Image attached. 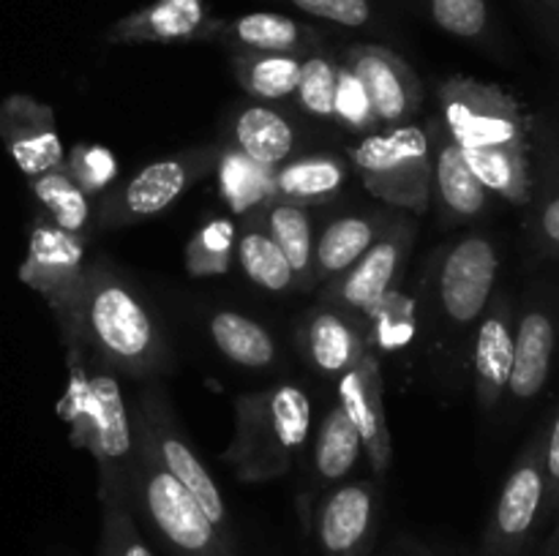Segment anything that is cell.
Listing matches in <instances>:
<instances>
[{
  "mask_svg": "<svg viewBox=\"0 0 559 556\" xmlns=\"http://www.w3.org/2000/svg\"><path fill=\"white\" fill-rule=\"evenodd\" d=\"M366 330H369L371 349L380 347L385 352H399L409 347L418 330V316H415V300L391 289L374 309L366 316Z\"/></svg>",
  "mask_w": 559,
  "mask_h": 556,
  "instance_id": "cell-34",
  "label": "cell"
},
{
  "mask_svg": "<svg viewBox=\"0 0 559 556\" xmlns=\"http://www.w3.org/2000/svg\"><path fill=\"white\" fill-rule=\"evenodd\" d=\"M218 147L202 145L142 167L134 178L98 196V229H120L158 216L180 200L197 180L216 169Z\"/></svg>",
  "mask_w": 559,
  "mask_h": 556,
  "instance_id": "cell-9",
  "label": "cell"
},
{
  "mask_svg": "<svg viewBox=\"0 0 559 556\" xmlns=\"http://www.w3.org/2000/svg\"><path fill=\"white\" fill-rule=\"evenodd\" d=\"M298 347L311 368L338 379L369 352L371 341L364 319L328 303H317L300 319Z\"/></svg>",
  "mask_w": 559,
  "mask_h": 556,
  "instance_id": "cell-19",
  "label": "cell"
},
{
  "mask_svg": "<svg viewBox=\"0 0 559 556\" xmlns=\"http://www.w3.org/2000/svg\"><path fill=\"white\" fill-rule=\"evenodd\" d=\"M500 276V249L486 232L448 240L426 265L424 303L445 330L478 325Z\"/></svg>",
  "mask_w": 559,
  "mask_h": 556,
  "instance_id": "cell-6",
  "label": "cell"
},
{
  "mask_svg": "<svg viewBox=\"0 0 559 556\" xmlns=\"http://www.w3.org/2000/svg\"><path fill=\"white\" fill-rule=\"evenodd\" d=\"M538 556H559V512H557L555 523H551V532L546 534L544 545H540Z\"/></svg>",
  "mask_w": 559,
  "mask_h": 556,
  "instance_id": "cell-43",
  "label": "cell"
},
{
  "mask_svg": "<svg viewBox=\"0 0 559 556\" xmlns=\"http://www.w3.org/2000/svg\"><path fill=\"white\" fill-rule=\"evenodd\" d=\"M349 180V164L336 153H304L271 172L273 200L320 207L336 200Z\"/></svg>",
  "mask_w": 559,
  "mask_h": 556,
  "instance_id": "cell-25",
  "label": "cell"
},
{
  "mask_svg": "<svg viewBox=\"0 0 559 556\" xmlns=\"http://www.w3.org/2000/svg\"><path fill=\"white\" fill-rule=\"evenodd\" d=\"M380 527V485L377 480H347L325 491L311 512L322 556H371Z\"/></svg>",
  "mask_w": 559,
  "mask_h": 556,
  "instance_id": "cell-13",
  "label": "cell"
},
{
  "mask_svg": "<svg viewBox=\"0 0 559 556\" xmlns=\"http://www.w3.org/2000/svg\"><path fill=\"white\" fill-rule=\"evenodd\" d=\"M544 523H551L559 512V409L551 428L544 434Z\"/></svg>",
  "mask_w": 559,
  "mask_h": 556,
  "instance_id": "cell-41",
  "label": "cell"
},
{
  "mask_svg": "<svg viewBox=\"0 0 559 556\" xmlns=\"http://www.w3.org/2000/svg\"><path fill=\"white\" fill-rule=\"evenodd\" d=\"M557 314L549 300L533 298L516 316L513 336V368L508 396L516 403H527L544 392L557 352Z\"/></svg>",
  "mask_w": 559,
  "mask_h": 556,
  "instance_id": "cell-22",
  "label": "cell"
},
{
  "mask_svg": "<svg viewBox=\"0 0 559 556\" xmlns=\"http://www.w3.org/2000/svg\"><path fill=\"white\" fill-rule=\"evenodd\" d=\"M207 336L229 363L243 368L265 371L278 358L273 333L260 319H251L240 311H216L207 316Z\"/></svg>",
  "mask_w": 559,
  "mask_h": 556,
  "instance_id": "cell-28",
  "label": "cell"
},
{
  "mask_svg": "<svg viewBox=\"0 0 559 556\" xmlns=\"http://www.w3.org/2000/svg\"><path fill=\"white\" fill-rule=\"evenodd\" d=\"M349 161L366 191L385 205L418 216L431 207L429 136L424 125L404 123L366 134L349 147Z\"/></svg>",
  "mask_w": 559,
  "mask_h": 556,
  "instance_id": "cell-7",
  "label": "cell"
},
{
  "mask_svg": "<svg viewBox=\"0 0 559 556\" xmlns=\"http://www.w3.org/2000/svg\"><path fill=\"white\" fill-rule=\"evenodd\" d=\"M336 80H338V58L328 49H317V52L306 55L304 65H300L298 90H295V101L306 114L317 120L333 118V96H336Z\"/></svg>",
  "mask_w": 559,
  "mask_h": 556,
  "instance_id": "cell-35",
  "label": "cell"
},
{
  "mask_svg": "<svg viewBox=\"0 0 559 556\" xmlns=\"http://www.w3.org/2000/svg\"><path fill=\"white\" fill-rule=\"evenodd\" d=\"M238 227L229 218H213L186 243V270L194 278L227 276L235 262Z\"/></svg>",
  "mask_w": 559,
  "mask_h": 556,
  "instance_id": "cell-33",
  "label": "cell"
},
{
  "mask_svg": "<svg viewBox=\"0 0 559 556\" xmlns=\"http://www.w3.org/2000/svg\"><path fill=\"white\" fill-rule=\"evenodd\" d=\"M63 169L87 196H102L118 174V161L104 145H74L66 153Z\"/></svg>",
  "mask_w": 559,
  "mask_h": 556,
  "instance_id": "cell-38",
  "label": "cell"
},
{
  "mask_svg": "<svg viewBox=\"0 0 559 556\" xmlns=\"http://www.w3.org/2000/svg\"><path fill=\"white\" fill-rule=\"evenodd\" d=\"M218 180H222V194L233 213L246 216L251 210H262L273 200L271 172L273 169L257 167L251 158L240 150H218Z\"/></svg>",
  "mask_w": 559,
  "mask_h": 556,
  "instance_id": "cell-32",
  "label": "cell"
},
{
  "mask_svg": "<svg viewBox=\"0 0 559 556\" xmlns=\"http://www.w3.org/2000/svg\"><path fill=\"white\" fill-rule=\"evenodd\" d=\"M546 3H559V0H546Z\"/></svg>",
  "mask_w": 559,
  "mask_h": 556,
  "instance_id": "cell-44",
  "label": "cell"
},
{
  "mask_svg": "<svg viewBox=\"0 0 559 556\" xmlns=\"http://www.w3.org/2000/svg\"><path fill=\"white\" fill-rule=\"evenodd\" d=\"M60 336L63 341L80 338L104 365L131 379H151L173 368V347L156 311L104 259L87 262Z\"/></svg>",
  "mask_w": 559,
  "mask_h": 556,
  "instance_id": "cell-2",
  "label": "cell"
},
{
  "mask_svg": "<svg viewBox=\"0 0 559 556\" xmlns=\"http://www.w3.org/2000/svg\"><path fill=\"white\" fill-rule=\"evenodd\" d=\"M338 403L358 428L371 474H385L393 463L391 423L385 409V382L374 349L364 354L347 374L338 376Z\"/></svg>",
  "mask_w": 559,
  "mask_h": 556,
  "instance_id": "cell-16",
  "label": "cell"
},
{
  "mask_svg": "<svg viewBox=\"0 0 559 556\" xmlns=\"http://www.w3.org/2000/svg\"><path fill=\"white\" fill-rule=\"evenodd\" d=\"M169 401L156 385L145 387L136 396V403L131 407V418H134V439L142 452L153 458L164 472L173 474L186 491L197 499V505L205 510V516L216 523L218 532L224 537L235 540L233 523H229L227 505L218 491L216 480L207 472L202 458L197 456L194 447L183 436V431L175 423L173 412H169Z\"/></svg>",
  "mask_w": 559,
  "mask_h": 556,
  "instance_id": "cell-8",
  "label": "cell"
},
{
  "mask_svg": "<svg viewBox=\"0 0 559 556\" xmlns=\"http://www.w3.org/2000/svg\"><path fill=\"white\" fill-rule=\"evenodd\" d=\"M538 221L544 240L551 245V251L559 259V183H549L544 189V200L538 207Z\"/></svg>",
  "mask_w": 559,
  "mask_h": 556,
  "instance_id": "cell-42",
  "label": "cell"
},
{
  "mask_svg": "<svg viewBox=\"0 0 559 556\" xmlns=\"http://www.w3.org/2000/svg\"><path fill=\"white\" fill-rule=\"evenodd\" d=\"M211 41L222 44L229 52H278L300 58L325 49V41L314 27L276 11H251L233 20L216 16Z\"/></svg>",
  "mask_w": 559,
  "mask_h": 556,
  "instance_id": "cell-23",
  "label": "cell"
},
{
  "mask_svg": "<svg viewBox=\"0 0 559 556\" xmlns=\"http://www.w3.org/2000/svg\"><path fill=\"white\" fill-rule=\"evenodd\" d=\"M413 223L404 221V218L388 221L380 238L371 243V249L349 270H344L331 283L320 287V303L347 311V314L366 322L369 311L391 289H396L399 276H402L404 265L409 259V251H413Z\"/></svg>",
  "mask_w": 559,
  "mask_h": 556,
  "instance_id": "cell-12",
  "label": "cell"
},
{
  "mask_svg": "<svg viewBox=\"0 0 559 556\" xmlns=\"http://www.w3.org/2000/svg\"><path fill=\"white\" fill-rule=\"evenodd\" d=\"M544 434L533 436L513 461L475 556H530L544 523Z\"/></svg>",
  "mask_w": 559,
  "mask_h": 556,
  "instance_id": "cell-10",
  "label": "cell"
},
{
  "mask_svg": "<svg viewBox=\"0 0 559 556\" xmlns=\"http://www.w3.org/2000/svg\"><path fill=\"white\" fill-rule=\"evenodd\" d=\"M342 63L358 76L380 131L413 123L424 104V82L407 60L380 44H353L342 52Z\"/></svg>",
  "mask_w": 559,
  "mask_h": 556,
  "instance_id": "cell-14",
  "label": "cell"
},
{
  "mask_svg": "<svg viewBox=\"0 0 559 556\" xmlns=\"http://www.w3.org/2000/svg\"><path fill=\"white\" fill-rule=\"evenodd\" d=\"M314 425V403L295 382L240 392L233 403V436L222 461L243 483L289 474Z\"/></svg>",
  "mask_w": 559,
  "mask_h": 556,
  "instance_id": "cell-4",
  "label": "cell"
},
{
  "mask_svg": "<svg viewBox=\"0 0 559 556\" xmlns=\"http://www.w3.org/2000/svg\"><path fill=\"white\" fill-rule=\"evenodd\" d=\"M129 507L169 556H238L235 540L224 537L194 496L140 447L131 472Z\"/></svg>",
  "mask_w": 559,
  "mask_h": 556,
  "instance_id": "cell-5",
  "label": "cell"
},
{
  "mask_svg": "<svg viewBox=\"0 0 559 556\" xmlns=\"http://www.w3.org/2000/svg\"><path fill=\"white\" fill-rule=\"evenodd\" d=\"M331 123H336L338 129H347L353 131V134H364V136L380 131L374 112H371L369 98H366V90L360 87L358 76L349 71V65L342 63V58H338V80H336V96H333Z\"/></svg>",
  "mask_w": 559,
  "mask_h": 556,
  "instance_id": "cell-37",
  "label": "cell"
},
{
  "mask_svg": "<svg viewBox=\"0 0 559 556\" xmlns=\"http://www.w3.org/2000/svg\"><path fill=\"white\" fill-rule=\"evenodd\" d=\"M235 259L251 283L265 292H289L295 289V276L287 259L267 234L262 210H251L240 216L238 243H235Z\"/></svg>",
  "mask_w": 559,
  "mask_h": 556,
  "instance_id": "cell-30",
  "label": "cell"
},
{
  "mask_svg": "<svg viewBox=\"0 0 559 556\" xmlns=\"http://www.w3.org/2000/svg\"><path fill=\"white\" fill-rule=\"evenodd\" d=\"M388 221L374 213H344L331 218L320 234H314V281L325 287L333 278L355 265L371 249Z\"/></svg>",
  "mask_w": 559,
  "mask_h": 556,
  "instance_id": "cell-26",
  "label": "cell"
},
{
  "mask_svg": "<svg viewBox=\"0 0 559 556\" xmlns=\"http://www.w3.org/2000/svg\"><path fill=\"white\" fill-rule=\"evenodd\" d=\"M513 336H516V311L506 292L495 294L478 319L473 347V387L475 401L484 412L500 407L508 396L513 368Z\"/></svg>",
  "mask_w": 559,
  "mask_h": 556,
  "instance_id": "cell-18",
  "label": "cell"
},
{
  "mask_svg": "<svg viewBox=\"0 0 559 556\" xmlns=\"http://www.w3.org/2000/svg\"><path fill=\"white\" fill-rule=\"evenodd\" d=\"M0 142L27 180L66 161L52 107L27 93H11L0 101Z\"/></svg>",
  "mask_w": 559,
  "mask_h": 556,
  "instance_id": "cell-15",
  "label": "cell"
},
{
  "mask_svg": "<svg viewBox=\"0 0 559 556\" xmlns=\"http://www.w3.org/2000/svg\"><path fill=\"white\" fill-rule=\"evenodd\" d=\"M96 556H156L142 537L136 516L120 499H102V534Z\"/></svg>",
  "mask_w": 559,
  "mask_h": 556,
  "instance_id": "cell-36",
  "label": "cell"
},
{
  "mask_svg": "<svg viewBox=\"0 0 559 556\" xmlns=\"http://www.w3.org/2000/svg\"><path fill=\"white\" fill-rule=\"evenodd\" d=\"M235 150L243 153L257 167L276 169L298 156V129L276 107L249 101L233 112L229 123Z\"/></svg>",
  "mask_w": 559,
  "mask_h": 556,
  "instance_id": "cell-24",
  "label": "cell"
},
{
  "mask_svg": "<svg viewBox=\"0 0 559 556\" xmlns=\"http://www.w3.org/2000/svg\"><path fill=\"white\" fill-rule=\"evenodd\" d=\"M87 262V240L63 232L41 213L33 218L27 254L20 265V281L47 300L58 327H63L74 311Z\"/></svg>",
  "mask_w": 559,
  "mask_h": 556,
  "instance_id": "cell-11",
  "label": "cell"
},
{
  "mask_svg": "<svg viewBox=\"0 0 559 556\" xmlns=\"http://www.w3.org/2000/svg\"><path fill=\"white\" fill-rule=\"evenodd\" d=\"M27 183H31L33 200L41 207V216L49 218L55 227L82 240H91L96 234L98 221L93 196H87L63 167L49 169L38 178H31Z\"/></svg>",
  "mask_w": 559,
  "mask_h": 556,
  "instance_id": "cell-29",
  "label": "cell"
},
{
  "mask_svg": "<svg viewBox=\"0 0 559 556\" xmlns=\"http://www.w3.org/2000/svg\"><path fill=\"white\" fill-rule=\"evenodd\" d=\"M300 65H304L300 55L233 52L235 80L254 101H287V98H295Z\"/></svg>",
  "mask_w": 559,
  "mask_h": 556,
  "instance_id": "cell-31",
  "label": "cell"
},
{
  "mask_svg": "<svg viewBox=\"0 0 559 556\" xmlns=\"http://www.w3.org/2000/svg\"><path fill=\"white\" fill-rule=\"evenodd\" d=\"M69 390L60 398V418L69 420L71 442L85 447L98 467V496L129 505L136 439L131 407L120 390L118 374L104 365L80 338L66 341Z\"/></svg>",
  "mask_w": 559,
  "mask_h": 556,
  "instance_id": "cell-3",
  "label": "cell"
},
{
  "mask_svg": "<svg viewBox=\"0 0 559 556\" xmlns=\"http://www.w3.org/2000/svg\"><path fill=\"white\" fill-rule=\"evenodd\" d=\"M437 27L456 38L478 41L489 33V0H426Z\"/></svg>",
  "mask_w": 559,
  "mask_h": 556,
  "instance_id": "cell-39",
  "label": "cell"
},
{
  "mask_svg": "<svg viewBox=\"0 0 559 556\" xmlns=\"http://www.w3.org/2000/svg\"><path fill=\"white\" fill-rule=\"evenodd\" d=\"M424 129L429 136L431 200L440 207L442 223L456 227V223L475 221L489 210L491 194L469 169L467 158L462 156L440 118H431Z\"/></svg>",
  "mask_w": 559,
  "mask_h": 556,
  "instance_id": "cell-17",
  "label": "cell"
},
{
  "mask_svg": "<svg viewBox=\"0 0 559 556\" xmlns=\"http://www.w3.org/2000/svg\"><path fill=\"white\" fill-rule=\"evenodd\" d=\"M360 456H364V442H360L358 428L347 418L342 403H336V407L328 409L320 428L314 431L309 488L298 496V516L306 534H309L311 512H314L317 499L325 491L336 488L338 483H347L353 469L358 467Z\"/></svg>",
  "mask_w": 559,
  "mask_h": 556,
  "instance_id": "cell-21",
  "label": "cell"
},
{
  "mask_svg": "<svg viewBox=\"0 0 559 556\" xmlns=\"http://www.w3.org/2000/svg\"><path fill=\"white\" fill-rule=\"evenodd\" d=\"M311 207L293 205V202L271 200L262 207V221L267 234L287 259L295 276V289L311 292L314 281V223H311Z\"/></svg>",
  "mask_w": 559,
  "mask_h": 556,
  "instance_id": "cell-27",
  "label": "cell"
},
{
  "mask_svg": "<svg viewBox=\"0 0 559 556\" xmlns=\"http://www.w3.org/2000/svg\"><path fill=\"white\" fill-rule=\"evenodd\" d=\"M216 16L205 0H151L107 27V44H191L211 41Z\"/></svg>",
  "mask_w": 559,
  "mask_h": 556,
  "instance_id": "cell-20",
  "label": "cell"
},
{
  "mask_svg": "<svg viewBox=\"0 0 559 556\" xmlns=\"http://www.w3.org/2000/svg\"><path fill=\"white\" fill-rule=\"evenodd\" d=\"M287 3H293L304 14L336 22L342 27H366L374 20L371 0H287Z\"/></svg>",
  "mask_w": 559,
  "mask_h": 556,
  "instance_id": "cell-40",
  "label": "cell"
},
{
  "mask_svg": "<svg viewBox=\"0 0 559 556\" xmlns=\"http://www.w3.org/2000/svg\"><path fill=\"white\" fill-rule=\"evenodd\" d=\"M440 120L486 191L511 205L533 200L527 129L511 93L475 76H448L437 87Z\"/></svg>",
  "mask_w": 559,
  "mask_h": 556,
  "instance_id": "cell-1",
  "label": "cell"
}]
</instances>
